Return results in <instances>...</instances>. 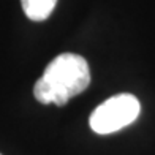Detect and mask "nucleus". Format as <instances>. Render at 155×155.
<instances>
[{"instance_id":"nucleus-1","label":"nucleus","mask_w":155,"mask_h":155,"mask_svg":"<svg viewBox=\"0 0 155 155\" xmlns=\"http://www.w3.org/2000/svg\"><path fill=\"white\" fill-rule=\"evenodd\" d=\"M90 84V70L84 57L65 52L49 62L33 87L35 98L43 103L63 106L70 98L84 92Z\"/></svg>"},{"instance_id":"nucleus-2","label":"nucleus","mask_w":155,"mask_h":155,"mask_svg":"<svg viewBox=\"0 0 155 155\" xmlns=\"http://www.w3.org/2000/svg\"><path fill=\"white\" fill-rule=\"evenodd\" d=\"M141 104L136 97L120 94L108 98L90 116V128L98 135H109L130 125L139 116Z\"/></svg>"},{"instance_id":"nucleus-3","label":"nucleus","mask_w":155,"mask_h":155,"mask_svg":"<svg viewBox=\"0 0 155 155\" xmlns=\"http://www.w3.org/2000/svg\"><path fill=\"white\" fill-rule=\"evenodd\" d=\"M21 3L27 18L30 21L41 22L51 16L57 0H21Z\"/></svg>"},{"instance_id":"nucleus-4","label":"nucleus","mask_w":155,"mask_h":155,"mask_svg":"<svg viewBox=\"0 0 155 155\" xmlns=\"http://www.w3.org/2000/svg\"><path fill=\"white\" fill-rule=\"evenodd\" d=\"M0 155H2V153H0Z\"/></svg>"}]
</instances>
